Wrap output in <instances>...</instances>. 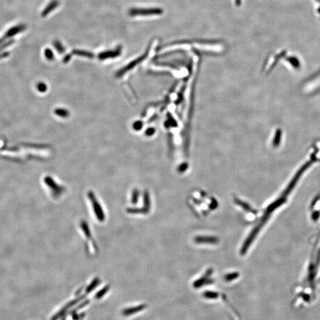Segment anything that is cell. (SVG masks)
<instances>
[{"mask_svg": "<svg viewBox=\"0 0 320 320\" xmlns=\"http://www.w3.org/2000/svg\"><path fill=\"white\" fill-rule=\"evenodd\" d=\"M163 9L159 7L132 8L129 11V14L132 17L160 15L163 14Z\"/></svg>", "mask_w": 320, "mask_h": 320, "instance_id": "cell-1", "label": "cell"}, {"mask_svg": "<svg viewBox=\"0 0 320 320\" xmlns=\"http://www.w3.org/2000/svg\"><path fill=\"white\" fill-rule=\"evenodd\" d=\"M84 298V296H81L79 298H77L76 299L74 300V301H72L71 302H70L69 303L67 304L64 307L62 308L57 314H56L52 318V320H58L59 318H60L62 316H63L64 314H65V312L70 308L73 307L74 305H76V304H77L78 302H79L80 301H81L82 299H83Z\"/></svg>", "mask_w": 320, "mask_h": 320, "instance_id": "cell-2", "label": "cell"}, {"mask_svg": "<svg viewBox=\"0 0 320 320\" xmlns=\"http://www.w3.org/2000/svg\"><path fill=\"white\" fill-rule=\"evenodd\" d=\"M26 28V26L25 25H20V26H16L15 27H13L12 29H11L10 30H9L7 33L2 38L0 39V43H2V42H4L5 39H7L8 38H10L12 36H13L14 35H15V34H17L18 33L24 30Z\"/></svg>", "mask_w": 320, "mask_h": 320, "instance_id": "cell-3", "label": "cell"}, {"mask_svg": "<svg viewBox=\"0 0 320 320\" xmlns=\"http://www.w3.org/2000/svg\"><path fill=\"white\" fill-rule=\"evenodd\" d=\"M59 1L58 0H52L42 13V17H46V15H48L54 9L57 8L59 6Z\"/></svg>", "mask_w": 320, "mask_h": 320, "instance_id": "cell-4", "label": "cell"}, {"mask_svg": "<svg viewBox=\"0 0 320 320\" xmlns=\"http://www.w3.org/2000/svg\"><path fill=\"white\" fill-rule=\"evenodd\" d=\"M145 307H146L145 305H138V306L134 307L129 308L123 311V314L125 316L131 315L134 314H136V312L141 311L142 310L145 309Z\"/></svg>", "mask_w": 320, "mask_h": 320, "instance_id": "cell-5", "label": "cell"}, {"mask_svg": "<svg viewBox=\"0 0 320 320\" xmlns=\"http://www.w3.org/2000/svg\"><path fill=\"white\" fill-rule=\"evenodd\" d=\"M120 50V48H119L118 49L114 51L107 52H106V53H103L100 54V56L101 58H108V57H111V56H117V55L119 54Z\"/></svg>", "mask_w": 320, "mask_h": 320, "instance_id": "cell-6", "label": "cell"}, {"mask_svg": "<svg viewBox=\"0 0 320 320\" xmlns=\"http://www.w3.org/2000/svg\"><path fill=\"white\" fill-rule=\"evenodd\" d=\"M89 301H86L82 303L81 304L79 305H78V307H77L75 309H74L71 311V314H73V312H76L78 310H79V309H80L81 308H82L85 307L86 305H87V304H89Z\"/></svg>", "mask_w": 320, "mask_h": 320, "instance_id": "cell-7", "label": "cell"}, {"mask_svg": "<svg viewBox=\"0 0 320 320\" xmlns=\"http://www.w3.org/2000/svg\"><path fill=\"white\" fill-rule=\"evenodd\" d=\"M54 46H55L56 48L59 51L62 52L64 51V48L63 46H62L61 43L58 41H56L55 42H54Z\"/></svg>", "mask_w": 320, "mask_h": 320, "instance_id": "cell-8", "label": "cell"}, {"mask_svg": "<svg viewBox=\"0 0 320 320\" xmlns=\"http://www.w3.org/2000/svg\"><path fill=\"white\" fill-rule=\"evenodd\" d=\"M107 289H106V288L103 289H102L101 291H100L98 294H97V295H96V298L97 299H99V298H102L103 296L105 294V293L107 292Z\"/></svg>", "mask_w": 320, "mask_h": 320, "instance_id": "cell-9", "label": "cell"}, {"mask_svg": "<svg viewBox=\"0 0 320 320\" xmlns=\"http://www.w3.org/2000/svg\"><path fill=\"white\" fill-rule=\"evenodd\" d=\"M45 55H46V56L49 58V59H52L53 58V53L52 52L51 50H49V49H46L45 51Z\"/></svg>", "mask_w": 320, "mask_h": 320, "instance_id": "cell-10", "label": "cell"}, {"mask_svg": "<svg viewBox=\"0 0 320 320\" xmlns=\"http://www.w3.org/2000/svg\"><path fill=\"white\" fill-rule=\"evenodd\" d=\"M75 53L79 54V55H86V56H91V54L90 53L86 52L81 51H76Z\"/></svg>", "mask_w": 320, "mask_h": 320, "instance_id": "cell-11", "label": "cell"}, {"mask_svg": "<svg viewBox=\"0 0 320 320\" xmlns=\"http://www.w3.org/2000/svg\"><path fill=\"white\" fill-rule=\"evenodd\" d=\"M235 3L236 6H237V7H240V6H241V5L242 0H235Z\"/></svg>", "mask_w": 320, "mask_h": 320, "instance_id": "cell-12", "label": "cell"}, {"mask_svg": "<svg viewBox=\"0 0 320 320\" xmlns=\"http://www.w3.org/2000/svg\"><path fill=\"white\" fill-rule=\"evenodd\" d=\"M62 320H65V318H62Z\"/></svg>", "mask_w": 320, "mask_h": 320, "instance_id": "cell-13", "label": "cell"}]
</instances>
